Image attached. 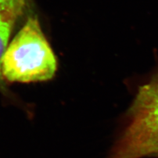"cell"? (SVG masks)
<instances>
[{
    "label": "cell",
    "mask_w": 158,
    "mask_h": 158,
    "mask_svg": "<svg viewBox=\"0 0 158 158\" xmlns=\"http://www.w3.org/2000/svg\"><path fill=\"white\" fill-rule=\"evenodd\" d=\"M57 60L36 16L29 17L9 43L2 61L7 83H30L51 80Z\"/></svg>",
    "instance_id": "obj_1"
},
{
    "label": "cell",
    "mask_w": 158,
    "mask_h": 158,
    "mask_svg": "<svg viewBox=\"0 0 158 158\" xmlns=\"http://www.w3.org/2000/svg\"><path fill=\"white\" fill-rule=\"evenodd\" d=\"M125 118L106 158L152 157L158 152V106L129 107Z\"/></svg>",
    "instance_id": "obj_2"
},
{
    "label": "cell",
    "mask_w": 158,
    "mask_h": 158,
    "mask_svg": "<svg viewBox=\"0 0 158 158\" xmlns=\"http://www.w3.org/2000/svg\"><path fill=\"white\" fill-rule=\"evenodd\" d=\"M27 0H9L0 5V92L10 100L17 98L8 88L2 74V61L9 44L15 25L25 8Z\"/></svg>",
    "instance_id": "obj_3"
},
{
    "label": "cell",
    "mask_w": 158,
    "mask_h": 158,
    "mask_svg": "<svg viewBox=\"0 0 158 158\" xmlns=\"http://www.w3.org/2000/svg\"><path fill=\"white\" fill-rule=\"evenodd\" d=\"M158 106V69L146 82L138 88L129 107Z\"/></svg>",
    "instance_id": "obj_4"
},
{
    "label": "cell",
    "mask_w": 158,
    "mask_h": 158,
    "mask_svg": "<svg viewBox=\"0 0 158 158\" xmlns=\"http://www.w3.org/2000/svg\"><path fill=\"white\" fill-rule=\"evenodd\" d=\"M8 1H9V0H0V5H2L3 3H6V2H8Z\"/></svg>",
    "instance_id": "obj_5"
},
{
    "label": "cell",
    "mask_w": 158,
    "mask_h": 158,
    "mask_svg": "<svg viewBox=\"0 0 158 158\" xmlns=\"http://www.w3.org/2000/svg\"><path fill=\"white\" fill-rule=\"evenodd\" d=\"M152 157H154V158H158V152L157 153V154H156L154 156H153Z\"/></svg>",
    "instance_id": "obj_6"
}]
</instances>
